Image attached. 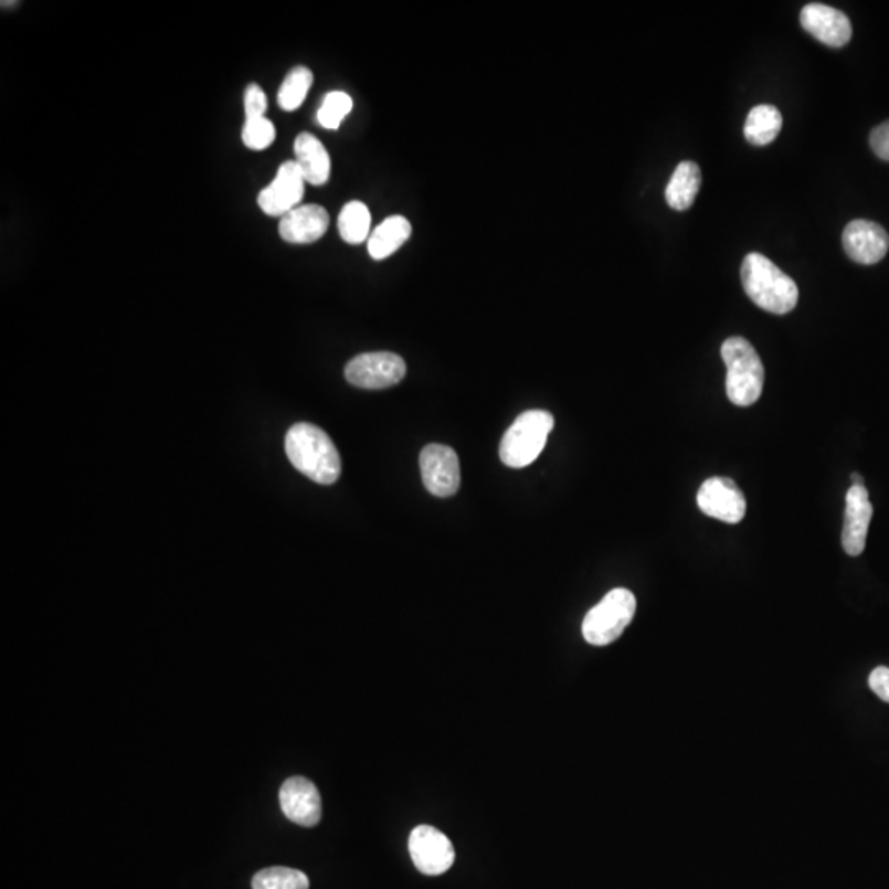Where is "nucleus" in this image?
I'll use <instances>...</instances> for the list:
<instances>
[{"mask_svg": "<svg viewBox=\"0 0 889 889\" xmlns=\"http://www.w3.org/2000/svg\"><path fill=\"white\" fill-rule=\"evenodd\" d=\"M783 127V116L777 107L761 104L753 107L744 123V137L753 146H768L776 139Z\"/></svg>", "mask_w": 889, "mask_h": 889, "instance_id": "19", "label": "nucleus"}, {"mask_svg": "<svg viewBox=\"0 0 889 889\" xmlns=\"http://www.w3.org/2000/svg\"><path fill=\"white\" fill-rule=\"evenodd\" d=\"M870 146L881 160L889 162V120L875 127L870 134Z\"/></svg>", "mask_w": 889, "mask_h": 889, "instance_id": "26", "label": "nucleus"}, {"mask_svg": "<svg viewBox=\"0 0 889 889\" xmlns=\"http://www.w3.org/2000/svg\"><path fill=\"white\" fill-rule=\"evenodd\" d=\"M266 110V93L261 89L260 85L247 86L246 93H244V113H246V119H253V117H264Z\"/></svg>", "mask_w": 889, "mask_h": 889, "instance_id": "25", "label": "nucleus"}, {"mask_svg": "<svg viewBox=\"0 0 889 889\" xmlns=\"http://www.w3.org/2000/svg\"><path fill=\"white\" fill-rule=\"evenodd\" d=\"M553 428V415L547 411H528L516 419L499 445V458L509 468H526L546 448Z\"/></svg>", "mask_w": 889, "mask_h": 889, "instance_id": "4", "label": "nucleus"}, {"mask_svg": "<svg viewBox=\"0 0 889 889\" xmlns=\"http://www.w3.org/2000/svg\"><path fill=\"white\" fill-rule=\"evenodd\" d=\"M295 162L307 183L321 187L330 180V154L320 139L310 133L298 134L294 142Z\"/></svg>", "mask_w": 889, "mask_h": 889, "instance_id": "16", "label": "nucleus"}, {"mask_svg": "<svg viewBox=\"0 0 889 889\" xmlns=\"http://www.w3.org/2000/svg\"><path fill=\"white\" fill-rule=\"evenodd\" d=\"M702 173L696 162H680L666 188V200L677 211L689 210L699 194Z\"/></svg>", "mask_w": 889, "mask_h": 889, "instance_id": "18", "label": "nucleus"}, {"mask_svg": "<svg viewBox=\"0 0 889 889\" xmlns=\"http://www.w3.org/2000/svg\"><path fill=\"white\" fill-rule=\"evenodd\" d=\"M310 880L300 870L287 867H272L254 875L253 889H308Z\"/></svg>", "mask_w": 889, "mask_h": 889, "instance_id": "22", "label": "nucleus"}, {"mask_svg": "<svg viewBox=\"0 0 889 889\" xmlns=\"http://www.w3.org/2000/svg\"><path fill=\"white\" fill-rule=\"evenodd\" d=\"M330 214L320 204H300L281 218L278 234L285 243L311 244L327 234Z\"/></svg>", "mask_w": 889, "mask_h": 889, "instance_id": "15", "label": "nucleus"}, {"mask_svg": "<svg viewBox=\"0 0 889 889\" xmlns=\"http://www.w3.org/2000/svg\"><path fill=\"white\" fill-rule=\"evenodd\" d=\"M741 282L748 297L770 314H790L800 300L796 282L760 253L744 257Z\"/></svg>", "mask_w": 889, "mask_h": 889, "instance_id": "2", "label": "nucleus"}, {"mask_svg": "<svg viewBox=\"0 0 889 889\" xmlns=\"http://www.w3.org/2000/svg\"><path fill=\"white\" fill-rule=\"evenodd\" d=\"M874 518V506L865 486H851L845 499L842 547L851 557H858L867 546L868 529Z\"/></svg>", "mask_w": 889, "mask_h": 889, "instance_id": "14", "label": "nucleus"}, {"mask_svg": "<svg viewBox=\"0 0 889 889\" xmlns=\"http://www.w3.org/2000/svg\"><path fill=\"white\" fill-rule=\"evenodd\" d=\"M338 231H340L341 240L353 246L368 241L371 236V213H369L368 207L361 201H350L345 204L340 218H338Z\"/></svg>", "mask_w": 889, "mask_h": 889, "instance_id": "20", "label": "nucleus"}, {"mask_svg": "<svg viewBox=\"0 0 889 889\" xmlns=\"http://www.w3.org/2000/svg\"><path fill=\"white\" fill-rule=\"evenodd\" d=\"M697 505L703 515L727 525H738L747 515V498L733 479L713 476L700 486Z\"/></svg>", "mask_w": 889, "mask_h": 889, "instance_id": "8", "label": "nucleus"}, {"mask_svg": "<svg viewBox=\"0 0 889 889\" xmlns=\"http://www.w3.org/2000/svg\"><path fill=\"white\" fill-rule=\"evenodd\" d=\"M412 861L421 874L438 877L452 868L455 848L444 832L432 825H419L409 837Z\"/></svg>", "mask_w": 889, "mask_h": 889, "instance_id": "7", "label": "nucleus"}, {"mask_svg": "<svg viewBox=\"0 0 889 889\" xmlns=\"http://www.w3.org/2000/svg\"><path fill=\"white\" fill-rule=\"evenodd\" d=\"M845 253L851 261L865 266L880 263L888 254L889 236L887 230L874 221L855 220L845 227L842 236Z\"/></svg>", "mask_w": 889, "mask_h": 889, "instance_id": "11", "label": "nucleus"}, {"mask_svg": "<svg viewBox=\"0 0 889 889\" xmlns=\"http://www.w3.org/2000/svg\"><path fill=\"white\" fill-rule=\"evenodd\" d=\"M305 181L295 160H287L278 167L277 176L268 187L261 191L257 204L267 216H285L300 204L305 193Z\"/></svg>", "mask_w": 889, "mask_h": 889, "instance_id": "10", "label": "nucleus"}, {"mask_svg": "<svg viewBox=\"0 0 889 889\" xmlns=\"http://www.w3.org/2000/svg\"><path fill=\"white\" fill-rule=\"evenodd\" d=\"M636 613V596L626 589H615L586 613L582 633L592 646H608L624 633Z\"/></svg>", "mask_w": 889, "mask_h": 889, "instance_id": "5", "label": "nucleus"}, {"mask_svg": "<svg viewBox=\"0 0 889 889\" xmlns=\"http://www.w3.org/2000/svg\"><path fill=\"white\" fill-rule=\"evenodd\" d=\"M421 473L425 488L437 498H449L459 489V462L448 445L431 444L421 452Z\"/></svg>", "mask_w": 889, "mask_h": 889, "instance_id": "9", "label": "nucleus"}, {"mask_svg": "<svg viewBox=\"0 0 889 889\" xmlns=\"http://www.w3.org/2000/svg\"><path fill=\"white\" fill-rule=\"evenodd\" d=\"M274 140L275 127L266 116L246 119L243 127V142L247 149L261 152L268 149Z\"/></svg>", "mask_w": 889, "mask_h": 889, "instance_id": "24", "label": "nucleus"}, {"mask_svg": "<svg viewBox=\"0 0 889 889\" xmlns=\"http://www.w3.org/2000/svg\"><path fill=\"white\" fill-rule=\"evenodd\" d=\"M311 85H314V73L307 66H295L278 89L277 103L281 109L287 113L297 110L304 104Z\"/></svg>", "mask_w": 889, "mask_h": 889, "instance_id": "21", "label": "nucleus"}, {"mask_svg": "<svg viewBox=\"0 0 889 889\" xmlns=\"http://www.w3.org/2000/svg\"><path fill=\"white\" fill-rule=\"evenodd\" d=\"M285 452L292 465L318 485H334L340 478V453L317 425H294L285 437Z\"/></svg>", "mask_w": 889, "mask_h": 889, "instance_id": "1", "label": "nucleus"}, {"mask_svg": "<svg viewBox=\"0 0 889 889\" xmlns=\"http://www.w3.org/2000/svg\"><path fill=\"white\" fill-rule=\"evenodd\" d=\"M850 478H851V483H854V485H851V486H865L864 485V478H861V476L858 475V473H851Z\"/></svg>", "mask_w": 889, "mask_h": 889, "instance_id": "28", "label": "nucleus"}, {"mask_svg": "<svg viewBox=\"0 0 889 889\" xmlns=\"http://www.w3.org/2000/svg\"><path fill=\"white\" fill-rule=\"evenodd\" d=\"M868 686L877 694L878 699L889 703V667H877V669L870 674Z\"/></svg>", "mask_w": 889, "mask_h": 889, "instance_id": "27", "label": "nucleus"}, {"mask_svg": "<svg viewBox=\"0 0 889 889\" xmlns=\"http://www.w3.org/2000/svg\"><path fill=\"white\" fill-rule=\"evenodd\" d=\"M353 109V99L343 91H331L324 97L317 119L321 127L328 130L340 129L345 117Z\"/></svg>", "mask_w": 889, "mask_h": 889, "instance_id": "23", "label": "nucleus"}, {"mask_svg": "<svg viewBox=\"0 0 889 889\" xmlns=\"http://www.w3.org/2000/svg\"><path fill=\"white\" fill-rule=\"evenodd\" d=\"M282 812L301 827H315L321 818V797L317 786L301 776L285 781L281 787Z\"/></svg>", "mask_w": 889, "mask_h": 889, "instance_id": "13", "label": "nucleus"}, {"mask_svg": "<svg viewBox=\"0 0 889 889\" xmlns=\"http://www.w3.org/2000/svg\"><path fill=\"white\" fill-rule=\"evenodd\" d=\"M801 25L825 45L840 49L850 42L851 22L842 10L825 3L812 2L802 9Z\"/></svg>", "mask_w": 889, "mask_h": 889, "instance_id": "12", "label": "nucleus"}, {"mask_svg": "<svg viewBox=\"0 0 889 889\" xmlns=\"http://www.w3.org/2000/svg\"><path fill=\"white\" fill-rule=\"evenodd\" d=\"M727 364V395L731 404L750 408L763 394L764 366L750 341L731 337L721 345Z\"/></svg>", "mask_w": 889, "mask_h": 889, "instance_id": "3", "label": "nucleus"}, {"mask_svg": "<svg viewBox=\"0 0 889 889\" xmlns=\"http://www.w3.org/2000/svg\"><path fill=\"white\" fill-rule=\"evenodd\" d=\"M412 236V224L404 216H389L372 231L368 253L374 261H384L398 253Z\"/></svg>", "mask_w": 889, "mask_h": 889, "instance_id": "17", "label": "nucleus"}, {"mask_svg": "<svg viewBox=\"0 0 889 889\" xmlns=\"http://www.w3.org/2000/svg\"><path fill=\"white\" fill-rule=\"evenodd\" d=\"M408 366L404 359L389 351H374L356 356L345 368V378L359 389H388L405 378Z\"/></svg>", "mask_w": 889, "mask_h": 889, "instance_id": "6", "label": "nucleus"}]
</instances>
